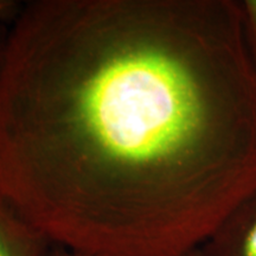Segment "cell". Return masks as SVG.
<instances>
[{"instance_id": "obj_1", "label": "cell", "mask_w": 256, "mask_h": 256, "mask_svg": "<svg viewBox=\"0 0 256 256\" xmlns=\"http://www.w3.org/2000/svg\"><path fill=\"white\" fill-rule=\"evenodd\" d=\"M254 191L238 2L25 4L0 74V200L55 244L183 256Z\"/></svg>"}, {"instance_id": "obj_2", "label": "cell", "mask_w": 256, "mask_h": 256, "mask_svg": "<svg viewBox=\"0 0 256 256\" xmlns=\"http://www.w3.org/2000/svg\"><path fill=\"white\" fill-rule=\"evenodd\" d=\"M200 249L203 256H256V191L223 220Z\"/></svg>"}, {"instance_id": "obj_3", "label": "cell", "mask_w": 256, "mask_h": 256, "mask_svg": "<svg viewBox=\"0 0 256 256\" xmlns=\"http://www.w3.org/2000/svg\"><path fill=\"white\" fill-rule=\"evenodd\" d=\"M54 246L40 228L0 200V256H51Z\"/></svg>"}, {"instance_id": "obj_4", "label": "cell", "mask_w": 256, "mask_h": 256, "mask_svg": "<svg viewBox=\"0 0 256 256\" xmlns=\"http://www.w3.org/2000/svg\"><path fill=\"white\" fill-rule=\"evenodd\" d=\"M238 6L246 44L256 66V0H242L238 2Z\"/></svg>"}, {"instance_id": "obj_5", "label": "cell", "mask_w": 256, "mask_h": 256, "mask_svg": "<svg viewBox=\"0 0 256 256\" xmlns=\"http://www.w3.org/2000/svg\"><path fill=\"white\" fill-rule=\"evenodd\" d=\"M24 6L25 4L18 0H0V25L14 24Z\"/></svg>"}, {"instance_id": "obj_6", "label": "cell", "mask_w": 256, "mask_h": 256, "mask_svg": "<svg viewBox=\"0 0 256 256\" xmlns=\"http://www.w3.org/2000/svg\"><path fill=\"white\" fill-rule=\"evenodd\" d=\"M51 256H104L94 254V252H82V250H75V249H69L66 247H60V246L56 244V248L52 249Z\"/></svg>"}, {"instance_id": "obj_7", "label": "cell", "mask_w": 256, "mask_h": 256, "mask_svg": "<svg viewBox=\"0 0 256 256\" xmlns=\"http://www.w3.org/2000/svg\"><path fill=\"white\" fill-rule=\"evenodd\" d=\"M8 31L10 30H6L4 25H0V74H2V64H4V60H5L6 46H8Z\"/></svg>"}, {"instance_id": "obj_8", "label": "cell", "mask_w": 256, "mask_h": 256, "mask_svg": "<svg viewBox=\"0 0 256 256\" xmlns=\"http://www.w3.org/2000/svg\"><path fill=\"white\" fill-rule=\"evenodd\" d=\"M183 256H203V252H202V249L200 247V248L194 249V250L188 252V254H185Z\"/></svg>"}]
</instances>
